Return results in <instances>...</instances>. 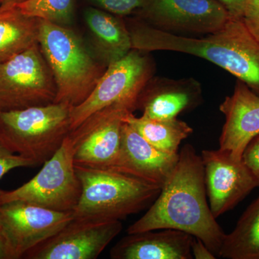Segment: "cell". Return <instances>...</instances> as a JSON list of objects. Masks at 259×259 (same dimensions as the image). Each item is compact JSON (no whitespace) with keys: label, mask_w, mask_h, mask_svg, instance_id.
<instances>
[{"label":"cell","mask_w":259,"mask_h":259,"mask_svg":"<svg viewBox=\"0 0 259 259\" xmlns=\"http://www.w3.org/2000/svg\"><path fill=\"white\" fill-rule=\"evenodd\" d=\"M200 156L209 207L216 219L234 208L259 187L243 160H235L221 149L204 150Z\"/></svg>","instance_id":"cell-13"},{"label":"cell","mask_w":259,"mask_h":259,"mask_svg":"<svg viewBox=\"0 0 259 259\" xmlns=\"http://www.w3.org/2000/svg\"><path fill=\"white\" fill-rule=\"evenodd\" d=\"M54 76L38 42L0 63V112L55 102Z\"/></svg>","instance_id":"cell-7"},{"label":"cell","mask_w":259,"mask_h":259,"mask_svg":"<svg viewBox=\"0 0 259 259\" xmlns=\"http://www.w3.org/2000/svg\"><path fill=\"white\" fill-rule=\"evenodd\" d=\"M0 259H14L0 221Z\"/></svg>","instance_id":"cell-29"},{"label":"cell","mask_w":259,"mask_h":259,"mask_svg":"<svg viewBox=\"0 0 259 259\" xmlns=\"http://www.w3.org/2000/svg\"><path fill=\"white\" fill-rule=\"evenodd\" d=\"M74 219L71 212H59L27 202L0 204V221L14 259L23 258Z\"/></svg>","instance_id":"cell-12"},{"label":"cell","mask_w":259,"mask_h":259,"mask_svg":"<svg viewBox=\"0 0 259 259\" xmlns=\"http://www.w3.org/2000/svg\"><path fill=\"white\" fill-rule=\"evenodd\" d=\"M136 110L129 104H113L94 112L71 131L75 164L111 168L120 153L124 117Z\"/></svg>","instance_id":"cell-9"},{"label":"cell","mask_w":259,"mask_h":259,"mask_svg":"<svg viewBox=\"0 0 259 259\" xmlns=\"http://www.w3.org/2000/svg\"><path fill=\"white\" fill-rule=\"evenodd\" d=\"M84 20L90 32V49L105 66L120 60L132 50L128 28L120 17L90 7L85 10Z\"/></svg>","instance_id":"cell-18"},{"label":"cell","mask_w":259,"mask_h":259,"mask_svg":"<svg viewBox=\"0 0 259 259\" xmlns=\"http://www.w3.org/2000/svg\"><path fill=\"white\" fill-rule=\"evenodd\" d=\"M40 19L23 14L18 7L0 9V63L38 42Z\"/></svg>","instance_id":"cell-19"},{"label":"cell","mask_w":259,"mask_h":259,"mask_svg":"<svg viewBox=\"0 0 259 259\" xmlns=\"http://www.w3.org/2000/svg\"><path fill=\"white\" fill-rule=\"evenodd\" d=\"M33 166L35 165L31 160L12 152L0 141V180L14 168Z\"/></svg>","instance_id":"cell-24"},{"label":"cell","mask_w":259,"mask_h":259,"mask_svg":"<svg viewBox=\"0 0 259 259\" xmlns=\"http://www.w3.org/2000/svg\"><path fill=\"white\" fill-rule=\"evenodd\" d=\"M145 52L132 49L120 60L107 66L84 102L71 107V131L89 116L116 103L136 107L140 94L152 78L153 65Z\"/></svg>","instance_id":"cell-8"},{"label":"cell","mask_w":259,"mask_h":259,"mask_svg":"<svg viewBox=\"0 0 259 259\" xmlns=\"http://www.w3.org/2000/svg\"><path fill=\"white\" fill-rule=\"evenodd\" d=\"M202 100V88L196 80L151 78L140 94L136 109L148 118H175L198 106Z\"/></svg>","instance_id":"cell-16"},{"label":"cell","mask_w":259,"mask_h":259,"mask_svg":"<svg viewBox=\"0 0 259 259\" xmlns=\"http://www.w3.org/2000/svg\"><path fill=\"white\" fill-rule=\"evenodd\" d=\"M218 1L225 7L231 18L237 19L243 18L247 0H218Z\"/></svg>","instance_id":"cell-27"},{"label":"cell","mask_w":259,"mask_h":259,"mask_svg":"<svg viewBox=\"0 0 259 259\" xmlns=\"http://www.w3.org/2000/svg\"><path fill=\"white\" fill-rule=\"evenodd\" d=\"M242 160L259 183V134L246 146Z\"/></svg>","instance_id":"cell-26"},{"label":"cell","mask_w":259,"mask_h":259,"mask_svg":"<svg viewBox=\"0 0 259 259\" xmlns=\"http://www.w3.org/2000/svg\"><path fill=\"white\" fill-rule=\"evenodd\" d=\"M127 122L149 144L169 154L179 153L181 143L193 133L187 122L177 117L170 119H152L136 117L129 112L124 117Z\"/></svg>","instance_id":"cell-20"},{"label":"cell","mask_w":259,"mask_h":259,"mask_svg":"<svg viewBox=\"0 0 259 259\" xmlns=\"http://www.w3.org/2000/svg\"><path fill=\"white\" fill-rule=\"evenodd\" d=\"M136 15L163 31L207 35L221 30L231 18L218 0H148Z\"/></svg>","instance_id":"cell-10"},{"label":"cell","mask_w":259,"mask_h":259,"mask_svg":"<svg viewBox=\"0 0 259 259\" xmlns=\"http://www.w3.org/2000/svg\"><path fill=\"white\" fill-rule=\"evenodd\" d=\"M1 4H2V0H0V7H1Z\"/></svg>","instance_id":"cell-31"},{"label":"cell","mask_w":259,"mask_h":259,"mask_svg":"<svg viewBox=\"0 0 259 259\" xmlns=\"http://www.w3.org/2000/svg\"><path fill=\"white\" fill-rule=\"evenodd\" d=\"M219 257L259 259V195L245 209L233 231L226 235Z\"/></svg>","instance_id":"cell-21"},{"label":"cell","mask_w":259,"mask_h":259,"mask_svg":"<svg viewBox=\"0 0 259 259\" xmlns=\"http://www.w3.org/2000/svg\"><path fill=\"white\" fill-rule=\"evenodd\" d=\"M95 8L117 17L137 14L148 0H90Z\"/></svg>","instance_id":"cell-23"},{"label":"cell","mask_w":259,"mask_h":259,"mask_svg":"<svg viewBox=\"0 0 259 259\" xmlns=\"http://www.w3.org/2000/svg\"><path fill=\"white\" fill-rule=\"evenodd\" d=\"M81 185L75 219L122 221L146 209L161 187L107 168L75 164Z\"/></svg>","instance_id":"cell-4"},{"label":"cell","mask_w":259,"mask_h":259,"mask_svg":"<svg viewBox=\"0 0 259 259\" xmlns=\"http://www.w3.org/2000/svg\"><path fill=\"white\" fill-rule=\"evenodd\" d=\"M122 229L121 221L74 219L24 255L27 259H96Z\"/></svg>","instance_id":"cell-11"},{"label":"cell","mask_w":259,"mask_h":259,"mask_svg":"<svg viewBox=\"0 0 259 259\" xmlns=\"http://www.w3.org/2000/svg\"><path fill=\"white\" fill-rule=\"evenodd\" d=\"M194 236L174 229L131 233L110 250L112 259H192Z\"/></svg>","instance_id":"cell-17"},{"label":"cell","mask_w":259,"mask_h":259,"mask_svg":"<svg viewBox=\"0 0 259 259\" xmlns=\"http://www.w3.org/2000/svg\"><path fill=\"white\" fill-rule=\"evenodd\" d=\"M17 7L28 16L67 26L72 20L74 0H25Z\"/></svg>","instance_id":"cell-22"},{"label":"cell","mask_w":259,"mask_h":259,"mask_svg":"<svg viewBox=\"0 0 259 259\" xmlns=\"http://www.w3.org/2000/svg\"><path fill=\"white\" fill-rule=\"evenodd\" d=\"M71 106L62 102L0 112V141L35 166L50 159L71 131Z\"/></svg>","instance_id":"cell-5"},{"label":"cell","mask_w":259,"mask_h":259,"mask_svg":"<svg viewBox=\"0 0 259 259\" xmlns=\"http://www.w3.org/2000/svg\"><path fill=\"white\" fill-rule=\"evenodd\" d=\"M219 109L226 118L219 149L241 161L245 148L259 134V96L238 79L233 95L225 98Z\"/></svg>","instance_id":"cell-15"},{"label":"cell","mask_w":259,"mask_h":259,"mask_svg":"<svg viewBox=\"0 0 259 259\" xmlns=\"http://www.w3.org/2000/svg\"><path fill=\"white\" fill-rule=\"evenodd\" d=\"M179 160V153L169 154L144 139L127 122H124L118 157L111 168L159 186L162 188L171 176Z\"/></svg>","instance_id":"cell-14"},{"label":"cell","mask_w":259,"mask_h":259,"mask_svg":"<svg viewBox=\"0 0 259 259\" xmlns=\"http://www.w3.org/2000/svg\"><path fill=\"white\" fill-rule=\"evenodd\" d=\"M81 194V182L75 170L74 145L68 136L32 180L16 190L0 192V204L19 201L72 212Z\"/></svg>","instance_id":"cell-6"},{"label":"cell","mask_w":259,"mask_h":259,"mask_svg":"<svg viewBox=\"0 0 259 259\" xmlns=\"http://www.w3.org/2000/svg\"><path fill=\"white\" fill-rule=\"evenodd\" d=\"M161 229L192 235L219 256L226 233L207 204L203 163L192 145L180 150L169 179L147 212L127 228V233Z\"/></svg>","instance_id":"cell-1"},{"label":"cell","mask_w":259,"mask_h":259,"mask_svg":"<svg viewBox=\"0 0 259 259\" xmlns=\"http://www.w3.org/2000/svg\"><path fill=\"white\" fill-rule=\"evenodd\" d=\"M25 0H2L1 7L0 9H8V8H13L17 6L20 3H23Z\"/></svg>","instance_id":"cell-30"},{"label":"cell","mask_w":259,"mask_h":259,"mask_svg":"<svg viewBox=\"0 0 259 259\" xmlns=\"http://www.w3.org/2000/svg\"><path fill=\"white\" fill-rule=\"evenodd\" d=\"M127 26L133 49L198 56L228 71L259 96V42L242 19L231 18L221 30L202 38L163 31L138 18Z\"/></svg>","instance_id":"cell-2"},{"label":"cell","mask_w":259,"mask_h":259,"mask_svg":"<svg viewBox=\"0 0 259 259\" xmlns=\"http://www.w3.org/2000/svg\"><path fill=\"white\" fill-rule=\"evenodd\" d=\"M38 44L55 81V102L74 107L90 96L107 66L71 29L40 20Z\"/></svg>","instance_id":"cell-3"},{"label":"cell","mask_w":259,"mask_h":259,"mask_svg":"<svg viewBox=\"0 0 259 259\" xmlns=\"http://www.w3.org/2000/svg\"><path fill=\"white\" fill-rule=\"evenodd\" d=\"M192 253L193 258L215 259L216 255L207 248V245L199 238L194 237L192 242Z\"/></svg>","instance_id":"cell-28"},{"label":"cell","mask_w":259,"mask_h":259,"mask_svg":"<svg viewBox=\"0 0 259 259\" xmlns=\"http://www.w3.org/2000/svg\"><path fill=\"white\" fill-rule=\"evenodd\" d=\"M242 20L259 42V0H247Z\"/></svg>","instance_id":"cell-25"}]
</instances>
